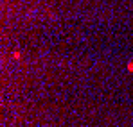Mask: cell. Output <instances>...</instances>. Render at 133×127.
<instances>
[{"label":"cell","instance_id":"6da1fadb","mask_svg":"<svg viewBox=\"0 0 133 127\" xmlns=\"http://www.w3.org/2000/svg\"><path fill=\"white\" fill-rule=\"evenodd\" d=\"M128 72H133V63H128Z\"/></svg>","mask_w":133,"mask_h":127}]
</instances>
